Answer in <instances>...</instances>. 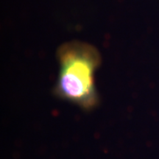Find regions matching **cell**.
Listing matches in <instances>:
<instances>
[{
	"mask_svg": "<svg viewBox=\"0 0 159 159\" xmlns=\"http://www.w3.org/2000/svg\"><path fill=\"white\" fill-rule=\"evenodd\" d=\"M59 72L53 92L62 100L91 111L99 105L95 72L101 64L98 50L89 43L70 41L57 51Z\"/></svg>",
	"mask_w": 159,
	"mask_h": 159,
	"instance_id": "obj_1",
	"label": "cell"
}]
</instances>
